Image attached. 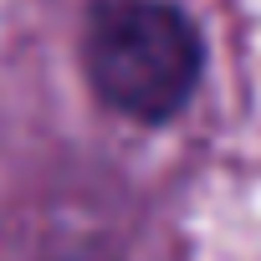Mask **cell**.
Wrapping results in <instances>:
<instances>
[{
    "mask_svg": "<svg viewBox=\"0 0 261 261\" xmlns=\"http://www.w3.org/2000/svg\"><path fill=\"white\" fill-rule=\"evenodd\" d=\"M200 31L164 0H102L87 21V77L128 118H174L200 82Z\"/></svg>",
    "mask_w": 261,
    "mask_h": 261,
    "instance_id": "obj_1",
    "label": "cell"
},
{
    "mask_svg": "<svg viewBox=\"0 0 261 261\" xmlns=\"http://www.w3.org/2000/svg\"><path fill=\"white\" fill-rule=\"evenodd\" d=\"M82 261H87V256H82ZM92 261H97V256H92Z\"/></svg>",
    "mask_w": 261,
    "mask_h": 261,
    "instance_id": "obj_2",
    "label": "cell"
}]
</instances>
